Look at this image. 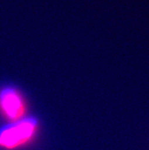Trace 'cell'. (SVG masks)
Returning a JSON list of instances; mask_svg holds the SVG:
<instances>
[{
    "instance_id": "cell-1",
    "label": "cell",
    "mask_w": 149,
    "mask_h": 150,
    "mask_svg": "<svg viewBox=\"0 0 149 150\" xmlns=\"http://www.w3.org/2000/svg\"><path fill=\"white\" fill-rule=\"evenodd\" d=\"M39 121L34 116H27L21 120L10 122L0 129V147L15 150L32 142L39 130Z\"/></svg>"
},
{
    "instance_id": "cell-2",
    "label": "cell",
    "mask_w": 149,
    "mask_h": 150,
    "mask_svg": "<svg viewBox=\"0 0 149 150\" xmlns=\"http://www.w3.org/2000/svg\"><path fill=\"white\" fill-rule=\"evenodd\" d=\"M0 110L10 122L17 121L26 117L25 101L18 89L6 86L0 91Z\"/></svg>"
}]
</instances>
